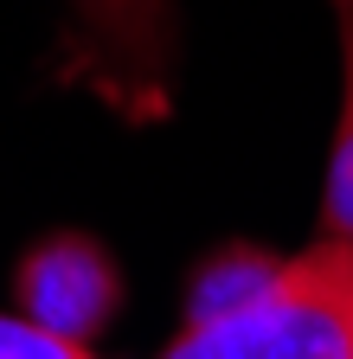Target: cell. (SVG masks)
Instances as JSON below:
<instances>
[{
	"label": "cell",
	"mask_w": 353,
	"mask_h": 359,
	"mask_svg": "<svg viewBox=\"0 0 353 359\" xmlns=\"http://www.w3.org/2000/svg\"><path fill=\"white\" fill-rule=\"evenodd\" d=\"M161 359H353V250L315 238L263 295L180 321Z\"/></svg>",
	"instance_id": "cell-1"
},
{
	"label": "cell",
	"mask_w": 353,
	"mask_h": 359,
	"mask_svg": "<svg viewBox=\"0 0 353 359\" xmlns=\"http://www.w3.org/2000/svg\"><path fill=\"white\" fill-rule=\"evenodd\" d=\"M65 52L58 71L103 97L122 122H161L173 109L180 71V7L173 0H65Z\"/></svg>",
	"instance_id": "cell-2"
},
{
	"label": "cell",
	"mask_w": 353,
	"mask_h": 359,
	"mask_svg": "<svg viewBox=\"0 0 353 359\" xmlns=\"http://www.w3.org/2000/svg\"><path fill=\"white\" fill-rule=\"evenodd\" d=\"M13 295H20L26 321H39L46 334H65L77 346H91L122 314V263L91 231H52V238H39L20 257Z\"/></svg>",
	"instance_id": "cell-3"
},
{
	"label": "cell",
	"mask_w": 353,
	"mask_h": 359,
	"mask_svg": "<svg viewBox=\"0 0 353 359\" xmlns=\"http://www.w3.org/2000/svg\"><path fill=\"white\" fill-rule=\"evenodd\" d=\"M340 26V116H334V148L321 180V238L353 250V0H328Z\"/></svg>",
	"instance_id": "cell-4"
},
{
	"label": "cell",
	"mask_w": 353,
	"mask_h": 359,
	"mask_svg": "<svg viewBox=\"0 0 353 359\" xmlns=\"http://www.w3.org/2000/svg\"><path fill=\"white\" fill-rule=\"evenodd\" d=\"M283 269V257L257 250V244H225L212 250L199 269H193V289H187V321H199V314H225L251 295L270 289V276Z\"/></svg>",
	"instance_id": "cell-5"
},
{
	"label": "cell",
	"mask_w": 353,
	"mask_h": 359,
	"mask_svg": "<svg viewBox=\"0 0 353 359\" xmlns=\"http://www.w3.org/2000/svg\"><path fill=\"white\" fill-rule=\"evenodd\" d=\"M0 359H97V353L65 334H46L26 314H0Z\"/></svg>",
	"instance_id": "cell-6"
}]
</instances>
